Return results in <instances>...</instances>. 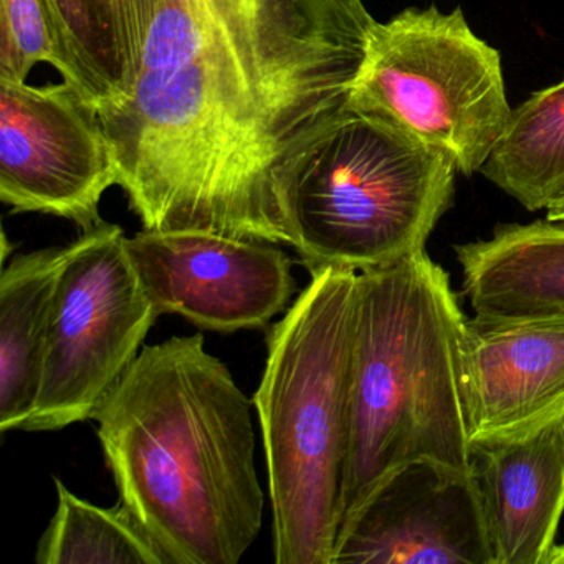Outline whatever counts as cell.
Masks as SVG:
<instances>
[{"label": "cell", "mask_w": 564, "mask_h": 564, "mask_svg": "<svg viewBox=\"0 0 564 564\" xmlns=\"http://www.w3.org/2000/svg\"><path fill=\"white\" fill-rule=\"evenodd\" d=\"M130 95L98 111L144 230L295 249L293 156L348 108L378 22L365 0H140Z\"/></svg>", "instance_id": "1"}, {"label": "cell", "mask_w": 564, "mask_h": 564, "mask_svg": "<svg viewBox=\"0 0 564 564\" xmlns=\"http://www.w3.org/2000/svg\"><path fill=\"white\" fill-rule=\"evenodd\" d=\"M252 404L196 333L144 346L94 415L120 503L166 564H237L259 538Z\"/></svg>", "instance_id": "2"}, {"label": "cell", "mask_w": 564, "mask_h": 564, "mask_svg": "<svg viewBox=\"0 0 564 564\" xmlns=\"http://www.w3.org/2000/svg\"><path fill=\"white\" fill-rule=\"evenodd\" d=\"M467 322L451 276L427 252L358 273L339 534L408 465L474 474Z\"/></svg>", "instance_id": "3"}, {"label": "cell", "mask_w": 564, "mask_h": 564, "mask_svg": "<svg viewBox=\"0 0 564 564\" xmlns=\"http://www.w3.org/2000/svg\"><path fill=\"white\" fill-rule=\"evenodd\" d=\"M267 335L253 395L276 564H333L341 528L358 272L325 267Z\"/></svg>", "instance_id": "4"}, {"label": "cell", "mask_w": 564, "mask_h": 564, "mask_svg": "<svg viewBox=\"0 0 564 564\" xmlns=\"http://www.w3.org/2000/svg\"><path fill=\"white\" fill-rule=\"evenodd\" d=\"M448 158L345 108L286 164L280 199L310 273L366 272L425 252L452 206Z\"/></svg>", "instance_id": "5"}, {"label": "cell", "mask_w": 564, "mask_h": 564, "mask_svg": "<svg viewBox=\"0 0 564 564\" xmlns=\"http://www.w3.org/2000/svg\"><path fill=\"white\" fill-rule=\"evenodd\" d=\"M348 107L438 151L467 177L480 173L511 115L500 52L460 8L435 6L376 24Z\"/></svg>", "instance_id": "6"}, {"label": "cell", "mask_w": 564, "mask_h": 564, "mask_svg": "<svg viewBox=\"0 0 564 564\" xmlns=\"http://www.w3.org/2000/svg\"><path fill=\"white\" fill-rule=\"evenodd\" d=\"M160 316L123 229L104 223L80 234L58 280L34 409L19 431H61L94 419Z\"/></svg>", "instance_id": "7"}, {"label": "cell", "mask_w": 564, "mask_h": 564, "mask_svg": "<svg viewBox=\"0 0 564 564\" xmlns=\"http://www.w3.org/2000/svg\"><path fill=\"white\" fill-rule=\"evenodd\" d=\"M118 166L97 108L72 84L0 80V200L90 232Z\"/></svg>", "instance_id": "8"}, {"label": "cell", "mask_w": 564, "mask_h": 564, "mask_svg": "<svg viewBox=\"0 0 564 564\" xmlns=\"http://www.w3.org/2000/svg\"><path fill=\"white\" fill-rule=\"evenodd\" d=\"M127 249L158 313L207 332L265 329L296 293L292 257L275 243L143 229L127 237Z\"/></svg>", "instance_id": "9"}, {"label": "cell", "mask_w": 564, "mask_h": 564, "mask_svg": "<svg viewBox=\"0 0 564 564\" xmlns=\"http://www.w3.org/2000/svg\"><path fill=\"white\" fill-rule=\"evenodd\" d=\"M333 564H494L477 475L402 468L339 534Z\"/></svg>", "instance_id": "10"}, {"label": "cell", "mask_w": 564, "mask_h": 564, "mask_svg": "<svg viewBox=\"0 0 564 564\" xmlns=\"http://www.w3.org/2000/svg\"><path fill=\"white\" fill-rule=\"evenodd\" d=\"M465 391L474 452L564 419V312L468 319Z\"/></svg>", "instance_id": "11"}, {"label": "cell", "mask_w": 564, "mask_h": 564, "mask_svg": "<svg viewBox=\"0 0 564 564\" xmlns=\"http://www.w3.org/2000/svg\"><path fill=\"white\" fill-rule=\"evenodd\" d=\"M494 564H546L564 514V419L475 451Z\"/></svg>", "instance_id": "12"}, {"label": "cell", "mask_w": 564, "mask_h": 564, "mask_svg": "<svg viewBox=\"0 0 564 564\" xmlns=\"http://www.w3.org/2000/svg\"><path fill=\"white\" fill-rule=\"evenodd\" d=\"M454 250L477 318L564 312V223L501 224Z\"/></svg>", "instance_id": "13"}, {"label": "cell", "mask_w": 564, "mask_h": 564, "mask_svg": "<svg viewBox=\"0 0 564 564\" xmlns=\"http://www.w3.org/2000/svg\"><path fill=\"white\" fill-rule=\"evenodd\" d=\"M74 242L12 257L0 275V432L34 409L58 280Z\"/></svg>", "instance_id": "14"}, {"label": "cell", "mask_w": 564, "mask_h": 564, "mask_svg": "<svg viewBox=\"0 0 564 564\" xmlns=\"http://www.w3.org/2000/svg\"><path fill=\"white\" fill-rule=\"evenodd\" d=\"M64 61L62 78L98 111L130 95L141 57L140 0H42Z\"/></svg>", "instance_id": "15"}, {"label": "cell", "mask_w": 564, "mask_h": 564, "mask_svg": "<svg viewBox=\"0 0 564 564\" xmlns=\"http://www.w3.org/2000/svg\"><path fill=\"white\" fill-rule=\"evenodd\" d=\"M480 173L530 213L564 196V80L511 110Z\"/></svg>", "instance_id": "16"}, {"label": "cell", "mask_w": 564, "mask_h": 564, "mask_svg": "<svg viewBox=\"0 0 564 564\" xmlns=\"http://www.w3.org/2000/svg\"><path fill=\"white\" fill-rule=\"evenodd\" d=\"M55 487L57 511L39 540V564H166L123 505L98 507L77 497L61 478Z\"/></svg>", "instance_id": "17"}, {"label": "cell", "mask_w": 564, "mask_h": 564, "mask_svg": "<svg viewBox=\"0 0 564 564\" xmlns=\"http://www.w3.org/2000/svg\"><path fill=\"white\" fill-rule=\"evenodd\" d=\"M37 64L64 74L42 0H0V80L28 82Z\"/></svg>", "instance_id": "18"}, {"label": "cell", "mask_w": 564, "mask_h": 564, "mask_svg": "<svg viewBox=\"0 0 564 564\" xmlns=\"http://www.w3.org/2000/svg\"><path fill=\"white\" fill-rule=\"evenodd\" d=\"M546 219L553 223H564V196L554 200L546 209Z\"/></svg>", "instance_id": "19"}, {"label": "cell", "mask_w": 564, "mask_h": 564, "mask_svg": "<svg viewBox=\"0 0 564 564\" xmlns=\"http://www.w3.org/2000/svg\"><path fill=\"white\" fill-rule=\"evenodd\" d=\"M546 564H564V543L554 544L547 556Z\"/></svg>", "instance_id": "20"}]
</instances>
